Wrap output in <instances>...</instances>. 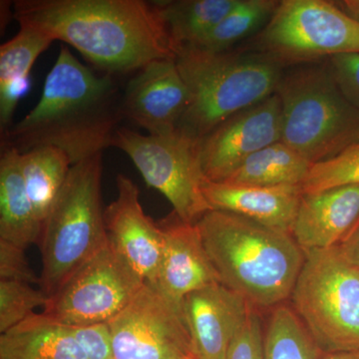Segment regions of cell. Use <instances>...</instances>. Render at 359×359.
<instances>
[{
	"label": "cell",
	"instance_id": "16",
	"mask_svg": "<svg viewBox=\"0 0 359 359\" xmlns=\"http://www.w3.org/2000/svg\"><path fill=\"white\" fill-rule=\"evenodd\" d=\"M252 304L222 283L187 295L184 309L201 359H226Z\"/></svg>",
	"mask_w": 359,
	"mask_h": 359
},
{
	"label": "cell",
	"instance_id": "28",
	"mask_svg": "<svg viewBox=\"0 0 359 359\" xmlns=\"http://www.w3.org/2000/svg\"><path fill=\"white\" fill-rule=\"evenodd\" d=\"M49 295L29 283L0 280V334H4L34 316L35 309L45 306Z\"/></svg>",
	"mask_w": 359,
	"mask_h": 359
},
{
	"label": "cell",
	"instance_id": "5",
	"mask_svg": "<svg viewBox=\"0 0 359 359\" xmlns=\"http://www.w3.org/2000/svg\"><path fill=\"white\" fill-rule=\"evenodd\" d=\"M282 142L311 164L330 159L359 142V109L340 91L327 62L283 73Z\"/></svg>",
	"mask_w": 359,
	"mask_h": 359
},
{
	"label": "cell",
	"instance_id": "12",
	"mask_svg": "<svg viewBox=\"0 0 359 359\" xmlns=\"http://www.w3.org/2000/svg\"><path fill=\"white\" fill-rule=\"evenodd\" d=\"M282 103L278 93L231 116L201 139L205 180L224 182L248 158L282 141Z\"/></svg>",
	"mask_w": 359,
	"mask_h": 359
},
{
	"label": "cell",
	"instance_id": "17",
	"mask_svg": "<svg viewBox=\"0 0 359 359\" xmlns=\"http://www.w3.org/2000/svg\"><path fill=\"white\" fill-rule=\"evenodd\" d=\"M359 221V185L302 194L292 236L304 252L339 245Z\"/></svg>",
	"mask_w": 359,
	"mask_h": 359
},
{
	"label": "cell",
	"instance_id": "35",
	"mask_svg": "<svg viewBox=\"0 0 359 359\" xmlns=\"http://www.w3.org/2000/svg\"><path fill=\"white\" fill-rule=\"evenodd\" d=\"M344 11L353 18L354 20L359 21V0H344V1H335Z\"/></svg>",
	"mask_w": 359,
	"mask_h": 359
},
{
	"label": "cell",
	"instance_id": "31",
	"mask_svg": "<svg viewBox=\"0 0 359 359\" xmlns=\"http://www.w3.org/2000/svg\"><path fill=\"white\" fill-rule=\"evenodd\" d=\"M69 327L88 359H114L112 334L108 323Z\"/></svg>",
	"mask_w": 359,
	"mask_h": 359
},
{
	"label": "cell",
	"instance_id": "34",
	"mask_svg": "<svg viewBox=\"0 0 359 359\" xmlns=\"http://www.w3.org/2000/svg\"><path fill=\"white\" fill-rule=\"evenodd\" d=\"M340 250L346 255L347 259L353 263L359 262V221L348 235L339 245Z\"/></svg>",
	"mask_w": 359,
	"mask_h": 359
},
{
	"label": "cell",
	"instance_id": "18",
	"mask_svg": "<svg viewBox=\"0 0 359 359\" xmlns=\"http://www.w3.org/2000/svg\"><path fill=\"white\" fill-rule=\"evenodd\" d=\"M203 193L212 210L231 212L292 233L301 186H250L205 180Z\"/></svg>",
	"mask_w": 359,
	"mask_h": 359
},
{
	"label": "cell",
	"instance_id": "15",
	"mask_svg": "<svg viewBox=\"0 0 359 359\" xmlns=\"http://www.w3.org/2000/svg\"><path fill=\"white\" fill-rule=\"evenodd\" d=\"M158 223L164 236V248L154 285L163 294L184 304L187 295L221 283L197 224L186 223L174 211Z\"/></svg>",
	"mask_w": 359,
	"mask_h": 359
},
{
	"label": "cell",
	"instance_id": "6",
	"mask_svg": "<svg viewBox=\"0 0 359 359\" xmlns=\"http://www.w3.org/2000/svg\"><path fill=\"white\" fill-rule=\"evenodd\" d=\"M102 154L72 165L42 226L40 289L51 297L77 266L108 243L102 209Z\"/></svg>",
	"mask_w": 359,
	"mask_h": 359
},
{
	"label": "cell",
	"instance_id": "13",
	"mask_svg": "<svg viewBox=\"0 0 359 359\" xmlns=\"http://www.w3.org/2000/svg\"><path fill=\"white\" fill-rule=\"evenodd\" d=\"M189 95L175 59L152 61L138 70L122 94L123 117L151 135L179 129Z\"/></svg>",
	"mask_w": 359,
	"mask_h": 359
},
{
	"label": "cell",
	"instance_id": "33",
	"mask_svg": "<svg viewBox=\"0 0 359 359\" xmlns=\"http://www.w3.org/2000/svg\"><path fill=\"white\" fill-rule=\"evenodd\" d=\"M30 77L0 84V124L4 131L11 125L18 102L29 92Z\"/></svg>",
	"mask_w": 359,
	"mask_h": 359
},
{
	"label": "cell",
	"instance_id": "3",
	"mask_svg": "<svg viewBox=\"0 0 359 359\" xmlns=\"http://www.w3.org/2000/svg\"><path fill=\"white\" fill-rule=\"evenodd\" d=\"M197 226L224 287L264 308L292 295L306 259L292 233L217 210L205 214Z\"/></svg>",
	"mask_w": 359,
	"mask_h": 359
},
{
	"label": "cell",
	"instance_id": "14",
	"mask_svg": "<svg viewBox=\"0 0 359 359\" xmlns=\"http://www.w3.org/2000/svg\"><path fill=\"white\" fill-rule=\"evenodd\" d=\"M116 185L117 198L104 210L108 240L146 283L154 285L164 248L162 229L144 212L131 179L118 175Z\"/></svg>",
	"mask_w": 359,
	"mask_h": 359
},
{
	"label": "cell",
	"instance_id": "22",
	"mask_svg": "<svg viewBox=\"0 0 359 359\" xmlns=\"http://www.w3.org/2000/svg\"><path fill=\"white\" fill-rule=\"evenodd\" d=\"M20 170L28 197L43 226L49 211L65 185L72 162L61 149L40 146L20 153Z\"/></svg>",
	"mask_w": 359,
	"mask_h": 359
},
{
	"label": "cell",
	"instance_id": "20",
	"mask_svg": "<svg viewBox=\"0 0 359 359\" xmlns=\"http://www.w3.org/2000/svg\"><path fill=\"white\" fill-rule=\"evenodd\" d=\"M0 359H88L69 327L35 313L0 334Z\"/></svg>",
	"mask_w": 359,
	"mask_h": 359
},
{
	"label": "cell",
	"instance_id": "10",
	"mask_svg": "<svg viewBox=\"0 0 359 359\" xmlns=\"http://www.w3.org/2000/svg\"><path fill=\"white\" fill-rule=\"evenodd\" d=\"M145 283L108 241L65 278L42 313L67 327L108 323Z\"/></svg>",
	"mask_w": 359,
	"mask_h": 359
},
{
	"label": "cell",
	"instance_id": "4",
	"mask_svg": "<svg viewBox=\"0 0 359 359\" xmlns=\"http://www.w3.org/2000/svg\"><path fill=\"white\" fill-rule=\"evenodd\" d=\"M175 60L190 95L179 129L198 139L276 93L283 73V66L256 51L185 47Z\"/></svg>",
	"mask_w": 359,
	"mask_h": 359
},
{
	"label": "cell",
	"instance_id": "24",
	"mask_svg": "<svg viewBox=\"0 0 359 359\" xmlns=\"http://www.w3.org/2000/svg\"><path fill=\"white\" fill-rule=\"evenodd\" d=\"M278 4L276 0H238L231 13L192 48L216 53L230 50L238 42L261 32Z\"/></svg>",
	"mask_w": 359,
	"mask_h": 359
},
{
	"label": "cell",
	"instance_id": "23",
	"mask_svg": "<svg viewBox=\"0 0 359 359\" xmlns=\"http://www.w3.org/2000/svg\"><path fill=\"white\" fill-rule=\"evenodd\" d=\"M311 163L282 141L248 158L224 183L250 186H302Z\"/></svg>",
	"mask_w": 359,
	"mask_h": 359
},
{
	"label": "cell",
	"instance_id": "25",
	"mask_svg": "<svg viewBox=\"0 0 359 359\" xmlns=\"http://www.w3.org/2000/svg\"><path fill=\"white\" fill-rule=\"evenodd\" d=\"M320 353L295 311L285 306L275 309L264 334V359H318Z\"/></svg>",
	"mask_w": 359,
	"mask_h": 359
},
{
	"label": "cell",
	"instance_id": "36",
	"mask_svg": "<svg viewBox=\"0 0 359 359\" xmlns=\"http://www.w3.org/2000/svg\"><path fill=\"white\" fill-rule=\"evenodd\" d=\"M318 359H359V349L353 351H340V353L320 351Z\"/></svg>",
	"mask_w": 359,
	"mask_h": 359
},
{
	"label": "cell",
	"instance_id": "9",
	"mask_svg": "<svg viewBox=\"0 0 359 359\" xmlns=\"http://www.w3.org/2000/svg\"><path fill=\"white\" fill-rule=\"evenodd\" d=\"M112 147L123 151L151 188L173 205L179 218L197 224L211 207L203 193L201 139L181 129L165 135H143L118 128Z\"/></svg>",
	"mask_w": 359,
	"mask_h": 359
},
{
	"label": "cell",
	"instance_id": "2",
	"mask_svg": "<svg viewBox=\"0 0 359 359\" xmlns=\"http://www.w3.org/2000/svg\"><path fill=\"white\" fill-rule=\"evenodd\" d=\"M123 118L122 94L114 79L97 74L62 46L39 103L6 130L4 146L21 154L53 146L65 151L74 165L112 147Z\"/></svg>",
	"mask_w": 359,
	"mask_h": 359
},
{
	"label": "cell",
	"instance_id": "19",
	"mask_svg": "<svg viewBox=\"0 0 359 359\" xmlns=\"http://www.w3.org/2000/svg\"><path fill=\"white\" fill-rule=\"evenodd\" d=\"M20 153L4 146L0 157V240L27 249L40 244L37 219L20 170Z\"/></svg>",
	"mask_w": 359,
	"mask_h": 359
},
{
	"label": "cell",
	"instance_id": "7",
	"mask_svg": "<svg viewBox=\"0 0 359 359\" xmlns=\"http://www.w3.org/2000/svg\"><path fill=\"white\" fill-rule=\"evenodd\" d=\"M295 313L323 353L359 349V268L339 245L304 252Z\"/></svg>",
	"mask_w": 359,
	"mask_h": 359
},
{
	"label": "cell",
	"instance_id": "11",
	"mask_svg": "<svg viewBox=\"0 0 359 359\" xmlns=\"http://www.w3.org/2000/svg\"><path fill=\"white\" fill-rule=\"evenodd\" d=\"M114 359H201L184 304L146 283L128 306L108 323Z\"/></svg>",
	"mask_w": 359,
	"mask_h": 359
},
{
	"label": "cell",
	"instance_id": "8",
	"mask_svg": "<svg viewBox=\"0 0 359 359\" xmlns=\"http://www.w3.org/2000/svg\"><path fill=\"white\" fill-rule=\"evenodd\" d=\"M252 44L283 68L318 63L359 54V21L335 1L283 0Z\"/></svg>",
	"mask_w": 359,
	"mask_h": 359
},
{
	"label": "cell",
	"instance_id": "29",
	"mask_svg": "<svg viewBox=\"0 0 359 359\" xmlns=\"http://www.w3.org/2000/svg\"><path fill=\"white\" fill-rule=\"evenodd\" d=\"M226 359H264L263 328L252 306L231 341Z\"/></svg>",
	"mask_w": 359,
	"mask_h": 359
},
{
	"label": "cell",
	"instance_id": "30",
	"mask_svg": "<svg viewBox=\"0 0 359 359\" xmlns=\"http://www.w3.org/2000/svg\"><path fill=\"white\" fill-rule=\"evenodd\" d=\"M0 280H15L39 285L40 276H36L25 257V249L0 240Z\"/></svg>",
	"mask_w": 359,
	"mask_h": 359
},
{
	"label": "cell",
	"instance_id": "21",
	"mask_svg": "<svg viewBox=\"0 0 359 359\" xmlns=\"http://www.w3.org/2000/svg\"><path fill=\"white\" fill-rule=\"evenodd\" d=\"M238 0H173L154 2L178 51L199 44L237 6Z\"/></svg>",
	"mask_w": 359,
	"mask_h": 359
},
{
	"label": "cell",
	"instance_id": "32",
	"mask_svg": "<svg viewBox=\"0 0 359 359\" xmlns=\"http://www.w3.org/2000/svg\"><path fill=\"white\" fill-rule=\"evenodd\" d=\"M327 65L340 91L359 109V54L334 56Z\"/></svg>",
	"mask_w": 359,
	"mask_h": 359
},
{
	"label": "cell",
	"instance_id": "26",
	"mask_svg": "<svg viewBox=\"0 0 359 359\" xmlns=\"http://www.w3.org/2000/svg\"><path fill=\"white\" fill-rule=\"evenodd\" d=\"M52 42L40 30L21 25L18 34L0 47V84L30 77L35 61Z\"/></svg>",
	"mask_w": 359,
	"mask_h": 359
},
{
	"label": "cell",
	"instance_id": "1",
	"mask_svg": "<svg viewBox=\"0 0 359 359\" xmlns=\"http://www.w3.org/2000/svg\"><path fill=\"white\" fill-rule=\"evenodd\" d=\"M13 15L20 25L74 47L107 74L176 59L157 7L143 0H16Z\"/></svg>",
	"mask_w": 359,
	"mask_h": 359
},
{
	"label": "cell",
	"instance_id": "37",
	"mask_svg": "<svg viewBox=\"0 0 359 359\" xmlns=\"http://www.w3.org/2000/svg\"><path fill=\"white\" fill-rule=\"evenodd\" d=\"M354 264H356V266H358V268H359V262H358V263H354Z\"/></svg>",
	"mask_w": 359,
	"mask_h": 359
},
{
	"label": "cell",
	"instance_id": "27",
	"mask_svg": "<svg viewBox=\"0 0 359 359\" xmlns=\"http://www.w3.org/2000/svg\"><path fill=\"white\" fill-rule=\"evenodd\" d=\"M349 185H359V142L330 159L311 165L301 188L302 194H308Z\"/></svg>",
	"mask_w": 359,
	"mask_h": 359
}]
</instances>
